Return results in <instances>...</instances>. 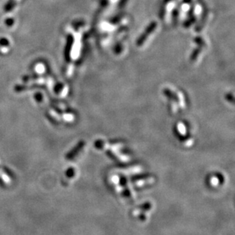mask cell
<instances>
[{"label":"cell","instance_id":"cell-1","mask_svg":"<svg viewBox=\"0 0 235 235\" xmlns=\"http://www.w3.org/2000/svg\"><path fill=\"white\" fill-rule=\"evenodd\" d=\"M0 177H1L3 181H5V183H8L10 182L9 178H8V177L7 176V174H6V173H5V172L0 171Z\"/></svg>","mask_w":235,"mask_h":235}]
</instances>
